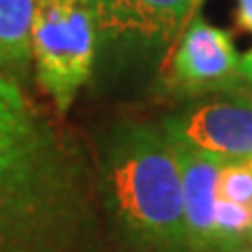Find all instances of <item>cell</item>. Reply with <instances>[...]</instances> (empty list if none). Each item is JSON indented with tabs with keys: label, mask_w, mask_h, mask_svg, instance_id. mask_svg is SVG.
Segmentation results:
<instances>
[{
	"label": "cell",
	"mask_w": 252,
	"mask_h": 252,
	"mask_svg": "<svg viewBox=\"0 0 252 252\" xmlns=\"http://www.w3.org/2000/svg\"><path fill=\"white\" fill-rule=\"evenodd\" d=\"M67 198L65 158L51 126L0 72V252H49Z\"/></svg>",
	"instance_id": "1"
},
{
	"label": "cell",
	"mask_w": 252,
	"mask_h": 252,
	"mask_svg": "<svg viewBox=\"0 0 252 252\" xmlns=\"http://www.w3.org/2000/svg\"><path fill=\"white\" fill-rule=\"evenodd\" d=\"M105 187L116 217L139 240L164 250L187 248L181 172L164 130L147 124L118 130L105 158Z\"/></svg>",
	"instance_id": "2"
},
{
	"label": "cell",
	"mask_w": 252,
	"mask_h": 252,
	"mask_svg": "<svg viewBox=\"0 0 252 252\" xmlns=\"http://www.w3.org/2000/svg\"><path fill=\"white\" fill-rule=\"evenodd\" d=\"M97 23L89 0H38L32 61L40 89L65 114L89 82L97 53Z\"/></svg>",
	"instance_id": "3"
},
{
	"label": "cell",
	"mask_w": 252,
	"mask_h": 252,
	"mask_svg": "<svg viewBox=\"0 0 252 252\" xmlns=\"http://www.w3.org/2000/svg\"><path fill=\"white\" fill-rule=\"evenodd\" d=\"M164 135L220 162L252 160V93L227 91L200 101L168 118Z\"/></svg>",
	"instance_id": "4"
},
{
	"label": "cell",
	"mask_w": 252,
	"mask_h": 252,
	"mask_svg": "<svg viewBox=\"0 0 252 252\" xmlns=\"http://www.w3.org/2000/svg\"><path fill=\"white\" fill-rule=\"evenodd\" d=\"M166 84L181 94L235 91L242 84L240 55L225 30L200 15L187 23L168 57Z\"/></svg>",
	"instance_id": "5"
},
{
	"label": "cell",
	"mask_w": 252,
	"mask_h": 252,
	"mask_svg": "<svg viewBox=\"0 0 252 252\" xmlns=\"http://www.w3.org/2000/svg\"><path fill=\"white\" fill-rule=\"evenodd\" d=\"M193 0H105L94 9L97 32L114 40L170 42L183 34Z\"/></svg>",
	"instance_id": "6"
},
{
	"label": "cell",
	"mask_w": 252,
	"mask_h": 252,
	"mask_svg": "<svg viewBox=\"0 0 252 252\" xmlns=\"http://www.w3.org/2000/svg\"><path fill=\"white\" fill-rule=\"evenodd\" d=\"M170 141V139H168ZM172 143L183 185V219L187 248L191 252L215 250L212 225L219 202V175L225 162L198 149Z\"/></svg>",
	"instance_id": "7"
},
{
	"label": "cell",
	"mask_w": 252,
	"mask_h": 252,
	"mask_svg": "<svg viewBox=\"0 0 252 252\" xmlns=\"http://www.w3.org/2000/svg\"><path fill=\"white\" fill-rule=\"evenodd\" d=\"M38 0H0V72L13 80L28 76Z\"/></svg>",
	"instance_id": "8"
},
{
	"label": "cell",
	"mask_w": 252,
	"mask_h": 252,
	"mask_svg": "<svg viewBox=\"0 0 252 252\" xmlns=\"http://www.w3.org/2000/svg\"><path fill=\"white\" fill-rule=\"evenodd\" d=\"M252 235V206L220 200L215 210V225H212V238L215 250L233 252Z\"/></svg>",
	"instance_id": "9"
},
{
	"label": "cell",
	"mask_w": 252,
	"mask_h": 252,
	"mask_svg": "<svg viewBox=\"0 0 252 252\" xmlns=\"http://www.w3.org/2000/svg\"><path fill=\"white\" fill-rule=\"evenodd\" d=\"M219 198L252 206V160L223 164L219 175Z\"/></svg>",
	"instance_id": "10"
},
{
	"label": "cell",
	"mask_w": 252,
	"mask_h": 252,
	"mask_svg": "<svg viewBox=\"0 0 252 252\" xmlns=\"http://www.w3.org/2000/svg\"><path fill=\"white\" fill-rule=\"evenodd\" d=\"M238 28L252 34V0H238V11H235Z\"/></svg>",
	"instance_id": "11"
},
{
	"label": "cell",
	"mask_w": 252,
	"mask_h": 252,
	"mask_svg": "<svg viewBox=\"0 0 252 252\" xmlns=\"http://www.w3.org/2000/svg\"><path fill=\"white\" fill-rule=\"evenodd\" d=\"M240 78H242V84L252 91V51L240 57Z\"/></svg>",
	"instance_id": "12"
},
{
	"label": "cell",
	"mask_w": 252,
	"mask_h": 252,
	"mask_svg": "<svg viewBox=\"0 0 252 252\" xmlns=\"http://www.w3.org/2000/svg\"><path fill=\"white\" fill-rule=\"evenodd\" d=\"M206 2V0H193V4H191V13H189V21H191L193 17H198L200 15V9H202V4Z\"/></svg>",
	"instance_id": "13"
},
{
	"label": "cell",
	"mask_w": 252,
	"mask_h": 252,
	"mask_svg": "<svg viewBox=\"0 0 252 252\" xmlns=\"http://www.w3.org/2000/svg\"><path fill=\"white\" fill-rule=\"evenodd\" d=\"M89 2H91V6H93V13H94V9H97V6H101V4H103L105 0H89Z\"/></svg>",
	"instance_id": "14"
}]
</instances>
